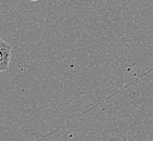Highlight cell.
<instances>
[{
	"instance_id": "cell-1",
	"label": "cell",
	"mask_w": 153,
	"mask_h": 141,
	"mask_svg": "<svg viewBox=\"0 0 153 141\" xmlns=\"http://www.w3.org/2000/svg\"><path fill=\"white\" fill-rule=\"evenodd\" d=\"M11 61V46L6 41L0 40V72H4L9 68Z\"/></svg>"
},
{
	"instance_id": "cell-2",
	"label": "cell",
	"mask_w": 153,
	"mask_h": 141,
	"mask_svg": "<svg viewBox=\"0 0 153 141\" xmlns=\"http://www.w3.org/2000/svg\"><path fill=\"white\" fill-rule=\"evenodd\" d=\"M30 1H38V0H30Z\"/></svg>"
}]
</instances>
